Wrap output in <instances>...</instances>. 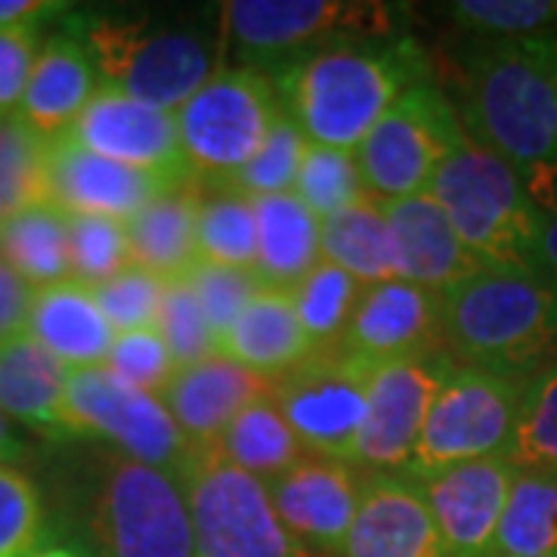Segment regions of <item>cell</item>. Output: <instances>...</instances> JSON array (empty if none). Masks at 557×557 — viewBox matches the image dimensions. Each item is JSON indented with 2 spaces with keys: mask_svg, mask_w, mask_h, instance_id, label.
Instances as JSON below:
<instances>
[{
  "mask_svg": "<svg viewBox=\"0 0 557 557\" xmlns=\"http://www.w3.org/2000/svg\"><path fill=\"white\" fill-rule=\"evenodd\" d=\"M69 372L28 332L0 344V409L22 424L60 431Z\"/></svg>",
  "mask_w": 557,
  "mask_h": 557,
  "instance_id": "cell-28",
  "label": "cell"
},
{
  "mask_svg": "<svg viewBox=\"0 0 557 557\" xmlns=\"http://www.w3.org/2000/svg\"><path fill=\"white\" fill-rule=\"evenodd\" d=\"M171 186L177 183L102 159L75 146L72 139L50 143L47 199L72 218H109L124 223Z\"/></svg>",
  "mask_w": 557,
  "mask_h": 557,
  "instance_id": "cell-19",
  "label": "cell"
},
{
  "mask_svg": "<svg viewBox=\"0 0 557 557\" xmlns=\"http://www.w3.org/2000/svg\"><path fill=\"white\" fill-rule=\"evenodd\" d=\"M523 381L456 366L431 399L406 478H434L480 458H505L518 424Z\"/></svg>",
  "mask_w": 557,
  "mask_h": 557,
  "instance_id": "cell-8",
  "label": "cell"
},
{
  "mask_svg": "<svg viewBox=\"0 0 557 557\" xmlns=\"http://www.w3.org/2000/svg\"><path fill=\"white\" fill-rule=\"evenodd\" d=\"M106 369L124 384L137 387L143 394H152V397H161L164 387L177 375V362L171 357L156 325L119 332L109 347Z\"/></svg>",
  "mask_w": 557,
  "mask_h": 557,
  "instance_id": "cell-43",
  "label": "cell"
},
{
  "mask_svg": "<svg viewBox=\"0 0 557 557\" xmlns=\"http://www.w3.org/2000/svg\"><path fill=\"white\" fill-rule=\"evenodd\" d=\"M196 251H199V263L255 273L258 236H255L251 199L230 193V189H220L218 196L201 199L199 223H196Z\"/></svg>",
  "mask_w": 557,
  "mask_h": 557,
  "instance_id": "cell-34",
  "label": "cell"
},
{
  "mask_svg": "<svg viewBox=\"0 0 557 557\" xmlns=\"http://www.w3.org/2000/svg\"><path fill=\"white\" fill-rule=\"evenodd\" d=\"M97 90L100 78L84 44L69 35H57L40 44L16 115L38 137L57 143L72 131Z\"/></svg>",
  "mask_w": 557,
  "mask_h": 557,
  "instance_id": "cell-23",
  "label": "cell"
},
{
  "mask_svg": "<svg viewBox=\"0 0 557 557\" xmlns=\"http://www.w3.org/2000/svg\"><path fill=\"white\" fill-rule=\"evenodd\" d=\"M465 134L515 168L542 214H552L557 164V32L490 40L461 84Z\"/></svg>",
  "mask_w": 557,
  "mask_h": 557,
  "instance_id": "cell-1",
  "label": "cell"
},
{
  "mask_svg": "<svg viewBox=\"0 0 557 557\" xmlns=\"http://www.w3.org/2000/svg\"><path fill=\"white\" fill-rule=\"evenodd\" d=\"M362 288L366 285H359L357 278L347 276L344 270L325 260L317 263V270H310V276L300 278L292 295H295V310L313 350L338 347Z\"/></svg>",
  "mask_w": 557,
  "mask_h": 557,
  "instance_id": "cell-35",
  "label": "cell"
},
{
  "mask_svg": "<svg viewBox=\"0 0 557 557\" xmlns=\"http://www.w3.org/2000/svg\"><path fill=\"white\" fill-rule=\"evenodd\" d=\"M65 10L53 0H0V32L7 28H35L40 20Z\"/></svg>",
  "mask_w": 557,
  "mask_h": 557,
  "instance_id": "cell-48",
  "label": "cell"
},
{
  "mask_svg": "<svg viewBox=\"0 0 557 557\" xmlns=\"http://www.w3.org/2000/svg\"><path fill=\"white\" fill-rule=\"evenodd\" d=\"M282 112L313 146L357 152L359 143L409 87L406 65L379 50L338 44L278 72Z\"/></svg>",
  "mask_w": 557,
  "mask_h": 557,
  "instance_id": "cell-4",
  "label": "cell"
},
{
  "mask_svg": "<svg viewBox=\"0 0 557 557\" xmlns=\"http://www.w3.org/2000/svg\"><path fill=\"white\" fill-rule=\"evenodd\" d=\"M552 214H557V164H555V180H552ZM548 214V218H552Z\"/></svg>",
  "mask_w": 557,
  "mask_h": 557,
  "instance_id": "cell-52",
  "label": "cell"
},
{
  "mask_svg": "<svg viewBox=\"0 0 557 557\" xmlns=\"http://www.w3.org/2000/svg\"><path fill=\"white\" fill-rule=\"evenodd\" d=\"M440 295L403 278L366 285L338 341L341 354L369 369L440 350Z\"/></svg>",
  "mask_w": 557,
  "mask_h": 557,
  "instance_id": "cell-16",
  "label": "cell"
},
{
  "mask_svg": "<svg viewBox=\"0 0 557 557\" xmlns=\"http://www.w3.org/2000/svg\"><path fill=\"white\" fill-rule=\"evenodd\" d=\"M218 354L263 381H276L317 350L300 325L295 295L260 285L233 325L220 335Z\"/></svg>",
  "mask_w": 557,
  "mask_h": 557,
  "instance_id": "cell-24",
  "label": "cell"
},
{
  "mask_svg": "<svg viewBox=\"0 0 557 557\" xmlns=\"http://www.w3.org/2000/svg\"><path fill=\"white\" fill-rule=\"evenodd\" d=\"M273 508L300 552L335 555L357 515L362 483L350 461L307 456L267 483Z\"/></svg>",
  "mask_w": 557,
  "mask_h": 557,
  "instance_id": "cell-18",
  "label": "cell"
},
{
  "mask_svg": "<svg viewBox=\"0 0 557 557\" xmlns=\"http://www.w3.org/2000/svg\"><path fill=\"white\" fill-rule=\"evenodd\" d=\"M156 329H159V335L168 344L177 369L218 354V335H214L211 322L201 313L199 300H196L186 278L168 282Z\"/></svg>",
  "mask_w": 557,
  "mask_h": 557,
  "instance_id": "cell-42",
  "label": "cell"
},
{
  "mask_svg": "<svg viewBox=\"0 0 557 557\" xmlns=\"http://www.w3.org/2000/svg\"><path fill=\"white\" fill-rule=\"evenodd\" d=\"M62 434L102 440L121 456L177 478L196 456L164 403L115 379L106 366L69 372Z\"/></svg>",
  "mask_w": 557,
  "mask_h": 557,
  "instance_id": "cell-10",
  "label": "cell"
},
{
  "mask_svg": "<svg viewBox=\"0 0 557 557\" xmlns=\"http://www.w3.org/2000/svg\"><path fill=\"white\" fill-rule=\"evenodd\" d=\"M65 139L102 159L149 171L174 183L193 180L180 149L174 112L124 97L109 87L97 90V97L87 102Z\"/></svg>",
  "mask_w": 557,
  "mask_h": 557,
  "instance_id": "cell-15",
  "label": "cell"
},
{
  "mask_svg": "<svg viewBox=\"0 0 557 557\" xmlns=\"http://www.w3.org/2000/svg\"><path fill=\"white\" fill-rule=\"evenodd\" d=\"M208 449H214L233 468L263 483L276 480L307 456V449L300 446L292 424L276 409L273 397L255 399L251 406H245L239 416L226 424L218 443Z\"/></svg>",
  "mask_w": 557,
  "mask_h": 557,
  "instance_id": "cell-30",
  "label": "cell"
},
{
  "mask_svg": "<svg viewBox=\"0 0 557 557\" xmlns=\"http://www.w3.org/2000/svg\"><path fill=\"white\" fill-rule=\"evenodd\" d=\"M47 536L38 486L13 465H0V557H28Z\"/></svg>",
  "mask_w": 557,
  "mask_h": 557,
  "instance_id": "cell-41",
  "label": "cell"
},
{
  "mask_svg": "<svg viewBox=\"0 0 557 557\" xmlns=\"http://www.w3.org/2000/svg\"><path fill=\"white\" fill-rule=\"evenodd\" d=\"M369 372V366L341 354L338 347H329L270 381V397L310 456L354 461L366 416Z\"/></svg>",
  "mask_w": 557,
  "mask_h": 557,
  "instance_id": "cell-13",
  "label": "cell"
},
{
  "mask_svg": "<svg viewBox=\"0 0 557 557\" xmlns=\"http://www.w3.org/2000/svg\"><path fill=\"white\" fill-rule=\"evenodd\" d=\"M25 332L72 372L106 366L115 338V329L102 317L94 288L81 285L78 278L35 288Z\"/></svg>",
  "mask_w": 557,
  "mask_h": 557,
  "instance_id": "cell-25",
  "label": "cell"
},
{
  "mask_svg": "<svg viewBox=\"0 0 557 557\" xmlns=\"http://www.w3.org/2000/svg\"><path fill=\"white\" fill-rule=\"evenodd\" d=\"M270 397V381L242 369L223 354L183 366L164 387L161 403L171 412L186 443L201 453L214 446L226 424L255 399Z\"/></svg>",
  "mask_w": 557,
  "mask_h": 557,
  "instance_id": "cell-20",
  "label": "cell"
},
{
  "mask_svg": "<svg viewBox=\"0 0 557 557\" xmlns=\"http://www.w3.org/2000/svg\"><path fill=\"white\" fill-rule=\"evenodd\" d=\"M440 338L465 366L515 379L557 347V288L486 267L440 295Z\"/></svg>",
  "mask_w": 557,
  "mask_h": 557,
  "instance_id": "cell-2",
  "label": "cell"
},
{
  "mask_svg": "<svg viewBox=\"0 0 557 557\" xmlns=\"http://www.w3.org/2000/svg\"><path fill=\"white\" fill-rule=\"evenodd\" d=\"M38 28H7L0 32V115L20 112L22 94L38 57Z\"/></svg>",
  "mask_w": 557,
  "mask_h": 557,
  "instance_id": "cell-46",
  "label": "cell"
},
{
  "mask_svg": "<svg viewBox=\"0 0 557 557\" xmlns=\"http://www.w3.org/2000/svg\"><path fill=\"white\" fill-rule=\"evenodd\" d=\"M341 555L443 557L421 483L412 478H379L366 483Z\"/></svg>",
  "mask_w": 557,
  "mask_h": 557,
  "instance_id": "cell-22",
  "label": "cell"
},
{
  "mask_svg": "<svg viewBox=\"0 0 557 557\" xmlns=\"http://www.w3.org/2000/svg\"><path fill=\"white\" fill-rule=\"evenodd\" d=\"M168 282L159 276L127 267L124 273L112 276L94 288V298L100 304L102 317L109 319V325L119 332H134V329H149L159 322L161 300H164Z\"/></svg>",
  "mask_w": 557,
  "mask_h": 557,
  "instance_id": "cell-44",
  "label": "cell"
},
{
  "mask_svg": "<svg viewBox=\"0 0 557 557\" xmlns=\"http://www.w3.org/2000/svg\"><path fill=\"white\" fill-rule=\"evenodd\" d=\"M81 44L90 53L100 87L168 112H177L220 72L218 47L189 28L97 20L84 28Z\"/></svg>",
  "mask_w": 557,
  "mask_h": 557,
  "instance_id": "cell-6",
  "label": "cell"
},
{
  "mask_svg": "<svg viewBox=\"0 0 557 557\" xmlns=\"http://www.w3.org/2000/svg\"><path fill=\"white\" fill-rule=\"evenodd\" d=\"M81 533L90 557H196L183 478L115 449L94 461Z\"/></svg>",
  "mask_w": 557,
  "mask_h": 557,
  "instance_id": "cell-5",
  "label": "cell"
},
{
  "mask_svg": "<svg viewBox=\"0 0 557 557\" xmlns=\"http://www.w3.org/2000/svg\"><path fill=\"white\" fill-rule=\"evenodd\" d=\"M183 486L196 557H304L285 533L267 483L233 468L214 449L193 456Z\"/></svg>",
  "mask_w": 557,
  "mask_h": 557,
  "instance_id": "cell-11",
  "label": "cell"
},
{
  "mask_svg": "<svg viewBox=\"0 0 557 557\" xmlns=\"http://www.w3.org/2000/svg\"><path fill=\"white\" fill-rule=\"evenodd\" d=\"M322 260L357 278L359 285L397 278L384 201L366 196L322 220Z\"/></svg>",
  "mask_w": 557,
  "mask_h": 557,
  "instance_id": "cell-29",
  "label": "cell"
},
{
  "mask_svg": "<svg viewBox=\"0 0 557 557\" xmlns=\"http://www.w3.org/2000/svg\"><path fill=\"white\" fill-rule=\"evenodd\" d=\"M28 557H90L81 548H72V545H40L35 555Z\"/></svg>",
  "mask_w": 557,
  "mask_h": 557,
  "instance_id": "cell-51",
  "label": "cell"
},
{
  "mask_svg": "<svg viewBox=\"0 0 557 557\" xmlns=\"http://www.w3.org/2000/svg\"><path fill=\"white\" fill-rule=\"evenodd\" d=\"M319 220L332 218L344 208L366 199V186L359 177L354 152L344 149H325V146H307V156L300 161L298 180L292 189Z\"/></svg>",
  "mask_w": 557,
  "mask_h": 557,
  "instance_id": "cell-38",
  "label": "cell"
},
{
  "mask_svg": "<svg viewBox=\"0 0 557 557\" xmlns=\"http://www.w3.org/2000/svg\"><path fill=\"white\" fill-rule=\"evenodd\" d=\"M461 134L456 106L437 87L409 84L354 152L366 196L387 205L428 193Z\"/></svg>",
  "mask_w": 557,
  "mask_h": 557,
  "instance_id": "cell-9",
  "label": "cell"
},
{
  "mask_svg": "<svg viewBox=\"0 0 557 557\" xmlns=\"http://www.w3.org/2000/svg\"><path fill=\"white\" fill-rule=\"evenodd\" d=\"M201 196L196 186L177 183L124 220L131 267H139L161 282H180L199 263L196 223Z\"/></svg>",
  "mask_w": 557,
  "mask_h": 557,
  "instance_id": "cell-26",
  "label": "cell"
},
{
  "mask_svg": "<svg viewBox=\"0 0 557 557\" xmlns=\"http://www.w3.org/2000/svg\"><path fill=\"white\" fill-rule=\"evenodd\" d=\"M428 196L443 208L458 242L490 267L536 273L545 214L505 161L461 134L440 164Z\"/></svg>",
  "mask_w": 557,
  "mask_h": 557,
  "instance_id": "cell-3",
  "label": "cell"
},
{
  "mask_svg": "<svg viewBox=\"0 0 557 557\" xmlns=\"http://www.w3.org/2000/svg\"><path fill=\"white\" fill-rule=\"evenodd\" d=\"M307 146L310 143L298 131V124L282 112L273 124V131L263 139V146L255 152V159L248 161L242 171H236L226 183H220V189L239 193L245 199L285 196L295 189Z\"/></svg>",
  "mask_w": 557,
  "mask_h": 557,
  "instance_id": "cell-36",
  "label": "cell"
},
{
  "mask_svg": "<svg viewBox=\"0 0 557 557\" xmlns=\"http://www.w3.org/2000/svg\"><path fill=\"white\" fill-rule=\"evenodd\" d=\"M453 369V357L434 350L424 357L387 362L369 372L366 416L354 456L359 468L406 474L416 456L431 399Z\"/></svg>",
  "mask_w": 557,
  "mask_h": 557,
  "instance_id": "cell-14",
  "label": "cell"
},
{
  "mask_svg": "<svg viewBox=\"0 0 557 557\" xmlns=\"http://www.w3.org/2000/svg\"><path fill=\"white\" fill-rule=\"evenodd\" d=\"M186 282L199 300L205 319L211 322L218 344L220 335L233 325V319L239 317L242 307L260 288L258 276L251 270H230V267H211V263H196Z\"/></svg>",
  "mask_w": 557,
  "mask_h": 557,
  "instance_id": "cell-45",
  "label": "cell"
},
{
  "mask_svg": "<svg viewBox=\"0 0 557 557\" xmlns=\"http://www.w3.org/2000/svg\"><path fill=\"white\" fill-rule=\"evenodd\" d=\"M391 13L381 3L347 0H226L220 3V35L248 60L292 62L304 50L338 47L359 35H384Z\"/></svg>",
  "mask_w": 557,
  "mask_h": 557,
  "instance_id": "cell-12",
  "label": "cell"
},
{
  "mask_svg": "<svg viewBox=\"0 0 557 557\" xmlns=\"http://www.w3.org/2000/svg\"><path fill=\"white\" fill-rule=\"evenodd\" d=\"M493 555H557V474L515 468L508 502L498 520Z\"/></svg>",
  "mask_w": 557,
  "mask_h": 557,
  "instance_id": "cell-32",
  "label": "cell"
},
{
  "mask_svg": "<svg viewBox=\"0 0 557 557\" xmlns=\"http://www.w3.org/2000/svg\"><path fill=\"white\" fill-rule=\"evenodd\" d=\"M22 453H25V446H22L20 434L13 431L10 418L3 416V409H0V465H10V461H16Z\"/></svg>",
  "mask_w": 557,
  "mask_h": 557,
  "instance_id": "cell-50",
  "label": "cell"
},
{
  "mask_svg": "<svg viewBox=\"0 0 557 557\" xmlns=\"http://www.w3.org/2000/svg\"><path fill=\"white\" fill-rule=\"evenodd\" d=\"M69 248H72V278H78L87 288H97L131 267L121 220L69 214Z\"/></svg>",
  "mask_w": 557,
  "mask_h": 557,
  "instance_id": "cell-40",
  "label": "cell"
},
{
  "mask_svg": "<svg viewBox=\"0 0 557 557\" xmlns=\"http://www.w3.org/2000/svg\"><path fill=\"white\" fill-rule=\"evenodd\" d=\"M515 480L508 458H480L418 480L443 557H490Z\"/></svg>",
  "mask_w": 557,
  "mask_h": 557,
  "instance_id": "cell-17",
  "label": "cell"
},
{
  "mask_svg": "<svg viewBox=\"0 0 557 557\" xmlns=\"http://www.w3.org/2000/svg\"><path fill=\"white\" fill-rule=\"evenodd\" d=\"M278 115L276 84L260 69H220L174 112L189 177L226 183L255 159Z\"/></svg>",
  "mask_w": 557,
  "mask_h": 557,
  "instance_id": "cell-7",
  "label": "cell"
},
{
  "mask_svg": "<svg viewBox=\"0 0 557 557\" xmlns=\"http://www.w3.org/2000/svg\"><path fill=\"white\" fill-rule=\"evenodd\" d=\"M449 16L490 40H523L555 35L557 0H456Z\"/></svg>",
  "mask_w": 557,
  "mask_h": 557,
  "instance_id": "cell-39",
  "label": "cell"
},
{
  "mask_svg": "<svg viewBox=\"0 0 557 557\" xmlns=\"http://www.w3.org/2000/svg\"><path fill=\"white\" fill-rule=\"evenodd\" d=\"M387 223L394 242L397 278L428 288L434 295L449 292L453 285L486 270L461 242L443 208L428 193L412 199L387 201Z\"/></svg>",
  "mask_w": 557,
  "mask_h": 557,
  "instance_id": "cell-21",
  "label": "cell"
},
{
  "mask_svg": "<svg viewBox=\"0 0 557 557\" xmlns=\"http://www.w3.org/2000/svg\"><path fill=\"white\" fill-rule=\"evenodd\" d=\"M490 557H511V555H490ZM542 557H557V555H542Z\"/></svg>",
  "mask_w": 557,
  "mask_h": 557,
  "instance_id": "cell-53",
  "label": "cell"
},
{
  "mask_svg": "<svg viewBox=\"0 0 557 557\" xmlns=\"http://www.w3.org/2000/svg\"><path fill=\"white\" fill-rule=\"evenodd\" d=\"M50 139L38 137L20 115H0V223L47 199Z\"/></svg>",
  "mask_w": 557,
  "mask_h": 557,
  "instance_id": "cell-33",
  "label": "cell"
},
{
  "mask_svg": "<svg viewBox=\"0 0 557 557\" xmlns=\"http://www.w3.org/2000/svg\"><path fill=\"white\" fill-rule=\"evenodd\" d=\"M255 205V276L263 288L295 292L322 263V220L295 196H263Z\"/></svg>",
  "mask_w": 557,
  "mask_h": 557,
  "instance_id": "cell-27",
  "label": "cell"
},
{
  "mask_svg": "<svg viewBox=\"0 0 557 557\" xmlns=\"http://www.w3.org/2000/svg\"><path fill=\"white\" fill-rule=\"evenodd\" d=\"M505 458L515 468H542L557 474V366L523 384L518 424Z\"/></svg>",
  "mask_w": 557,
  "mask_h": 557,
  "instance_id": "cell-37",
  "label": "cell"
},
{
  "mask_svg": "<svg viewBox=\"0 0 557 557\" xmlns=\"http://www.w3.org/2000/svg\"><path fill=\"white\" fill-rule=\"evenodd\" d=\"M536 260L557 278V214L545 220V230L539 236V251Z\"/></svg>",
  "mask_w": 557,
  "mask_h": 557,
  "instance_id": "cell-49",
  "label": "cell"
},
{
  "mask_svg": "<svg viewBox=\"0 0 557 557\" xmlns=\"http://www.w3.org/2000/svg\"><path fill=\"white\" fill-rule=\"evenodd\" d=\"M32 298H35V288L0 258V344L25 332Z\"/></svg>",
  "mask_w": 557,
  "mask_h": 557,
  "instance_id": "cell-47",
  "label": "cell"
},
{
  "mask_svg": "<svg viewBox=\"0 0 557 557\" xmlns=\"http://www.w3.org/2000/svg\"><path fill=\"white\" fill-rule=\"evenodd\" d=\"M0 258L32 288L72 278L69 214L53 201H44L0 223Z\"/></svg>",
  "mask_w": 557,
  "mask_h": 557,
  "instance_id": "cell-31",
  "label": "cell"
}]
</instances>
